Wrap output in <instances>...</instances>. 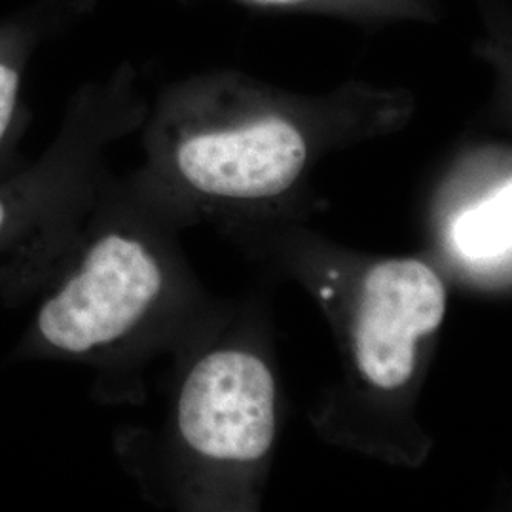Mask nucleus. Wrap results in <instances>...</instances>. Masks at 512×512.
I'll list each match as a JSON object with an SVG mask.
<instances>
[{
  "mask_svg": "<svg viewBox=\"0 0 512 512\" xmlns=\"http://www.w3.org/2000/svg\"><path fill=\"white\" fill-rule=\"evenodd\" d=\"M446 293L420 260H389L365 277L355 321L357 365L370 384L397 389L416 366L421 336L439 329Z\"/></svg>",
  "mask_w": 512,
  "mask_h": 512,
  "instance_id": "20e7f679",
  "label": "nucleus"
},
{
  "mask_svg": "<svg viewBox=\"0 0 512 512\" xmlns=\"http://www.w3.org/2000/svg\"><path fill=\"white\" fill-rule=\"evenodd\" d=\"M264 2H289V0H264Z\"/></svg>",
  "mask_w": 512,
  "mask_h": 512,
  "instance_id": "6e6552de",
  "label": "nucleus"
},
{
  "mask_svg": "<svg viewBox=\"0 0 512 512\" xmlns=\"http://www.w3.org/2000/svg\"><path fill=\"white\" fill-rule=\"evenodd\" d=\"M61 18L59 0H37L0 21V177L18 167L14 154L27 126L25 74Z\"/></svg>",
  "mask_w": 512,
  "mask_h": 512,
  "instance_id": "423d86ee",
  "label": "nucleus"
},
{
  "mask_svg": "<svg viewBox=\"0 0 512 512\" xmlns=\"http://www.w3.org/2000/svg\"><path fill=\"white\" fill-rule=\"evenodd\" d=\"M304 164L302 135L277 118L196 135L177 150V167L186 183L224 198L277 196L293 186Z\"/></svg>",
  "mask_w": 512,
  "mask_h": 512,
  "instance_id": "39448f33",
  "label": "nucleus"
},
{
  "mask_svg": "<svg viewBox=\"0 0 512 512\" xmlns=\"http://www.w3.org/2000/svg\"><path fill=\"white\" fill-rule=\"evenodd\" d=\"M458 249L473 260L501 256L511 247V188L463 213L454 226Z\"/></svg>",
  "mask_w": 512,
  "mask_h": 512,
  "instance_id": "0eeeda50",
  "label": "nucleus"
},
{
  "mask_svg": "<svg viewBox=\"0 0 512 512\" xmlns=\"http://www.w3.org/2000/svg\"><path fill=\"white\" fill-rule=\"evenodd\" d=\"M73 135L0 177V302L35 298L73 247Z\"/></svg>",
  "mask_w": 512,
  "mask_h": 512,
  "instance_id": "f03ea898",
  "label": "nucleus"
},
{
  "mask_svg": "<svg viewBox=\"0 0 512 512\" xmlns=\"http://www.w3.org/2000/svg\"><path fill=\"white\" fill-rule=\"evenodd\" d=\"M179 431L207 458H262L275 435L272 372L255 355L219 351L188 374L179 397Z\"/></svg>",
  "mask_w": 512,
  "mask_h": 512,
  "instance_id": "7ed1b4c3",
  "label": "nucleus"
},
{
  "mask_svg": "<svg viewBox=\"0 0 512 512\" xmlns=\"http://www.w3.org/2000/svg\"><path fill=\"white\" fill-rule=\"evenodd\" d=\"M160 260L141 239L107 232L71 251L40 289L19 357H84L128 338L164 293Z\"/></svg>",
  "mask_w": 512,
  "mask_h": 512,
  "instance_id": "f257e3e1",
  "label": "nucleus"
}]
</instances>
